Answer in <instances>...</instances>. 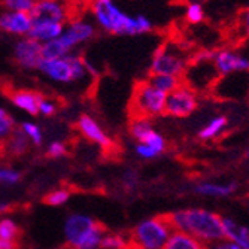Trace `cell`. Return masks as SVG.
<instances>
[{"label":"cell","mask_w":249,"mask_h":249,"mask_svg":"<svg viewBox=\"0 0 249 249\" xmlns=\"http://www.w3.org/2000/svg\"><path fill=\"white\" fill-rule=\"evenodd\" d=\"M58 109V105L55 103V100L50 99V97H40L39 100V107H37V115L42 117H53Z\"/></svg>","instance_id":"d6a6232c"},{"label":"cell","mask_w":249,"mask_h":249,"mask_svg":"<svg viewBox=\"0 0 249 249\" xmlns=\"http://www.w3.org/2000/svg\"><path fill=\"white\" fill-rule=\"evenodd\" d=\"M37 71L45 78L61 85L81 82L97 73L91 64L75 53H71L64 57L42 58L37 66Z\"/></svg>","instance_id":"3957f363"},{"label":"cell","mask_w":249,"mask_h":249,"mask_svg":"<svg viewBox=\"0 0 249 249\" xmlns=\"http://www.w3.org/2000/svg\"><path fill=\"white\" fill-rule=\"evenodd\" d=\"M212 64L219 76L249 72V57L234 50L225 48V50L215 51Z\"/></svg>","instance_id":"30bf717a"},{"label":"cell","mask_w":249,"mask_h":249,"mask_svg":"<svg viewBox=\"0 0 249 249\" xmlns=\"http://www.w3.org/2000/svg\"><path fill=\"white\" fill-rule=\"evenodd\" d=\"M15 130V121L9 115V112L0 106V141H6Z\"/></svg>","instance_id":"83f0119b"},{"label":"cell","mask_w":249,"mask_h":249,"mask_svg":"<svg viewBox=\"0 0 249 249\" xmlns=\"http://www.w3.org/2000/svg\"><path fill=\"white\" fill-rule=\"evenodd\" d=\"M128 130H130V136L138 143L143 142L145 139H148L149 136L155 131L151 120L145 118V117H133Z\"/></svg>","instance_id":"ffe728a7"},{"label":"cell","mask_w":249,"mask_h":249,"mask_svg":"<svg viewBox=\"0 0 249 249\" xmlns=\"http://www.w3.org/2000/svg\"><path fill=\"white\" fill-rule=\"evenodd\" d=\"M127 249H139V248H138V246H134V245H131V242H130V246H128Z\"/></svg>","instance_id":"ab89813d"},{"label":"cell","mask_w":249,"mask_h":249,"mask_svg":"<svg viewBox=\"0 0 249 249\" xmlns=\"http://www.w3.org/2000/svg\"><path fill=\"white\" fill-rule=\"evenodd\" d=\"M170 233L172 227L166 215L148 218L134 227L131 245L138 246L139 249H163Z\"/></svg>","instance_id":"52a82bcc"},{"label":"cell","mask_w":249,"mask_h":249,"mask_svg":"<svg viewBox=\"0 0 249 249\" xmlns=\"http://www.w3.org/2000/svg\"><path fill=\"white\" fill-rule=\"evenodd\" d=\"M212 249H243L242 246H239L237 243H221L213 246Z\"/></svg>","instance_id":"74e56055"},{"label":"cell","mask_w":249,"mask_h":249,"mask_svg":"<svg viewBox=\"0 0 249 249\" xmlns=\"http://www.w3.org/2000/svg\"><path fill=\"white\" fill-rule=\"evenodd\" d=\"M130 246V242L121 236V234H114L109 233L103 236L102 243H100V249H127Z\"/></svg>","instance_id":"484cf974"},{"label":"cell","mask_w":249,"mask_h":249,"mask_svg":"<svg viewBox=\"0 0 249 249\" xmlns=\"http://www.w3.org/2000/svg\"><path fill=\"white\" fill-rule=\"evenodd\" d=\"M35 2H40V0H35Z\"/></svg>","instance_id":"b9f144b4"},{"label":"cell","mask_w":249,"mask_h":249,"mask_svg":"<svg viewBox=\"0 0 249 249\" xmlns=\"http://www.w3.org/2000/svg\"><path fill=\"white\" fill-rule=\"evenodd\" d=\"M29 139L21 130H14V133L6 139V151L12 155H22L29 149Z\"/></svg>","instance_id":"603a6c76"},{"label":"cell","mask_w":249,"mask_h":249,"mask_svg":"<svg viewBox=\"0 0 249 249\" xmlns=\"http://www.w3.org/2000/svg\"><path fill=\"white\" fill-rule=\"evenodd\" d=\"M0 249H15V242L0 239Z\"/></svg>","instance_id":"f35d334b"},{"label":"cell","mask_w":249,"mask_h":249,"mask_svg":"<svg viewBox=\"0 0 249 249\" xmlns=\"http://www.w3.org/2000/svg\"><path fill=\"white\" fill-rule=\"evenodd\" d=\"M134 151L138 154V157L143 158V160H154V158L160 157V154H158L155 149H152L151 146H148L146 143H136Z\"/></svg>","instance_id":"e575fe53"},{"label":"cell","mask_w":249,"mask_h":249,"mask_svg":"<svg viewBox=\"0 0 249 249\" xmlns=\"http://www.w3.org/2000/svg\"><path fill=\"white\" fill-rule=\"evenodd\" d=\"M33 19L57 21L66 24L72 18V8L67 0H40L32 9Z\"/></svg>","instance_id":"7c38bea8"},{"label":"cell","mask_w":249,"mask_h":249,"mask_svg":"<svg viewBox=\"0 0 249 249\" xmlns=\"http://www.w3.org/2000/svg\"><path fill=\"white\" fill-rule=\"evenodd\" d=\"M172 230L185 231L201 242H215L224 239L222 218L205 209H182L166 215Z\"/></svg>","instance_id":"7a4b0ae2"},{"label":"cell","mask_w":249,"mask_h":249,"mask_svg":"<svg viewBox=\"0 0 249 249\" xmlns=\"http://www.w3.org/2000/svg\"><path fill=\"white\" fill-rule=\"evenodd\" d=\"M76 127L87 141L96 143L103 149H109L112 146V139L94 117L82 114L76 121Z\"/></svg>","instance_id":"5bb4252c"},{"label":"cell","mask_w":249,"mask_h":249,"mask_svg":"<svg viewBox=\"0 0 249 249\" xmlns=\"http://www.w3.org/2000/svg\"><path fill=\"white\" fill-rule=\"evenodd\" d=\"M167 94L157 89L149 79L141 81L134 87L131 96V112L133 117L155 118L164 114Z\"/></svg>","instance_id":"8992f818"},{"label":"cell","mask_w":249,"mask_h":249,"mask_svg":"<svg viewBox=\"0 0 249 249\" xmlns=\"http://www.w3.org/2000/svg\"><path fill=\"white\" fill-rule=\"evenodd\" d=\"M96 36V24L85 17H73L64 24L63 33L60 36L66 48L73 53L78 47L87 43Z\"/></svg>","instance_id":"9c48e42d"},{"label":"cell","mask_w":249,"mask_h":249,"mask_svg":"<svg viewBox=\"0 0 249 249\" xmlns=\"http://www.w3.org/2000/svg\"><path fill=\"white\" fill-rule=\"evenodd\" d=\"M21 180V173L14 167H0V185L12 187Z\"/></svg>","instance_id":"1f68e13d"},{"label":"cell","mask_w":249,"mask_h":249,"mask_svg":"<svg viewBox=\"0 0 249 249\" xmlns=\"http://www.w3.org/2000/svg\"><path fill=\"white\" fill-rule=\"evenodd\" d=\"M71 54V51L66 48V45L61 42L60 37L42 43V58H55V57H64Z\"/></svg>","instance_id":"cb8c5ba5"},{"label":"cell","mask_w":249,"mask_h":249,"mask_svg":"<svg viewBox=\"0 0 249 249\" xmlns=\"http://www.w3.org/2000/svg\"><path fill=\"white\" fill-rule=\"evenodd\" d=\"M64 239L73 249H100L105 230L91 216L84 213L69 215L63 225Z\"/></svg>","instance_id":"277c9868"},{"label":"cell","mask_w":249,"mask_h":249,"mask_svg":"<svg viewBox=\"0 0 249 249\" xmlns=\"http://www.w3.org/2000/svg\"><path fill=\"white\" fill-rule=\"evenodd\" d=\"M245 155H246V157L249 158V146H248V149H246V152H245Z\"/></svg>","instance_id":"60d3db41"},{"label":"cell","mask_w":249,"mask_h":249,"mask_svg":"<svg viewBox=\"0 0 249 249\" xmlns=\"http://www.w3.org/2000/svg\"><path fill=\"white\" fill-rule=\"evenodd\" d=\"M121 182H123V185H124L125 190L131 191V190H134L136 187H138V184H139V176H138V173H136L134 170H127L123 175V178H121Z\"/></svg>","instance_id":"d590c367"},{"label":"cell","mask_w":249,"mask_h":249,"mask_svg":"<svg viewBox=\"0 0 249 249\" xmlns=\"http://www.w3.org/2000/svg\"><path fill=\"white\" fill-rule=\"evenodd\" d=\"M222 230H224V237H227L229 240L237 243L243 249H249V229L237 225L230 218H224Z\"/></svg>","instance_id":"ac0fdd59"},{"label":"cell","mask_w":249,"mask_h":249,"mask_svg":"<svg viewBox=\"0 0 249 249\" xmlns=\"http://www.w3.org/2000/svg\"><path fill=\"white\" fill-rule=\"evenodd\" d=\"M40 94L36 91H30V89H18L11 94V102L12 105L19 109L21 112L29 115H37V107H39V100Z\"/></svg>","instance_id":"2e32d148"},{"label":"cell","mask_w":249,"mask_h":249,"mask_svg":"<svg viewBox=\"0 0 249 249\" xmlns=\"http://www.w3.org/2000/svg\"><path fill=\"white\" fill-rule=\"evenodd\" d=\"M163 249H208V246L190 233L173 231L170 233Z\"/></svg>","instance_id":"e0dca14e"},{"label":"cell","mask_w":249,"mask_h":249,"mask_svg":"<svg viewBox=\"0 0 249 249\" xmlns=\"http://www.w3.org/2000/svg\"><path fill=\"white\" fill-rule=\"evenodd\" d=\"M227 125H229V118L227 117H225V115H216L205 127L200 128L198 139L205 141V142L213 141L225 130V127H227Z\"/></svg>","instance_id":"d6986e66"},{"label":"cell","mask_w":249,"mask_h":249,"mask_svg":"<svg viewBox=\"0 0 249 249\" xmlns=\"http://www.w3.org/2000/svg\"><path fill=\"white\" fill-rule=\"evenodd\" d=\"M239 30L246 39H249V8L239 14Z\"/></svg>","instance_id":"8d00e7d4"},{"label":"cell","mask_w":249,"mask_h":249,"mask_svg":"<svg viewBox=\"0 0 249 249\" xmlns=\"http://www.w3.org/2000/svg\"><path fill=\"white\" fill-rule=\"evenodd\" d=\"M35 3V0H0V6L3 8V11L15 12H32Z\"/></svg>","instance_id":"f546056e"},{"label":"cell","mask_w":249,"mask_h":249,"mask_svg":"<svg viewBox=\"0 0 249 249\" xmlns=\"http://www.w3.org/2000/svg\"><path fill=\"white\" fill-rule=\"evenodd\" d=\"M71 198V193L67 190H54L51 191L47 197H45V203H47L48 206H53V208H58V206H63L66 205L67 201Z\"/></svg>","instance_id":"4dcf8cb0"},{"label":"cell","mask_w":249,"mask_h":249,"mask_svg":"<svg viewBox=\"0 0 249 249\" xmlns=\"http://www.w3.org/2000/svg\"><path fill=\"white\" fill-rule=\"evenodd\" d=\"M12 55L15 63L19 64L22 69H37L42 60V43H39L30 36L18 37V40L14 45Z\"/></svg>","instance_id":"8fae6325"},{"label":"cell","mask_w":249,"mask_h":249,"mask_svg":"<svg viewBox=\"0 0 249 249\" xmlns=\"http://www.w3.org/2000/svg\"><path fill=\"white\" fill-rule=\"evenodd\" d=\"M64 29L63 22L57 21H47V19H33V26L30 30V37L37 40L39 43H45L54 40L61 36Z\"/></svg>","instance_id":"9a60e30c"},{"label":"cell","mask_w":249,"mask_h":249,"mask_svg":"<svg viewBox=\"0 0 249 249\" xmlns=\"http://www.w3.org/2000/svg\"><path fill=\"white\" fill-rule=\"evenodd\" d=\"M149 82L157 88L163 91L164 94L172 93L173 89H176L180 84L184 82L182 78L178 76H172V75H164V73H157V75H151L149 76Z\"/></svg>","instance_id":"44dd1931"},{"label":"cell","mask_w":249,"mask_h":249,"mask_svg":"<svg viewBox=\"0 0 249 249\" xmlns=\"http://www.w3.org/2000/svg\"><path fill=\"white\" fill-rule=\"evenodd\" d=\"M93 22L100 30L117 36H141L154 29V22L142 14L130 15L118 0H89Z\"/></svg>","instance_id":"6da1fadb"},{"label":"cell","mask_w":249,"mask_h":249,"mask_svg":"<svg viewBox=\"0 0 249 249\" xmlns=\"http://www.w3.org/2000/svg\"><path fill=\"white\" fill-rule=\"evenodd\" d=\"M18 234H19V227L14 219L11 218L0 219V239L15 242Z\"/></svg>","instance_id":"4316f807"},{"label":"cell","mask_w":249,"mask_h":249,"mask_svg":"<svg viewBox=\"0 0 249 249\" xmlns=\"http://www.w3.org/2000/svg\"><path fill=\"white\" fill-rule=\"evenodd\" d=\"M66 152H67L66 143L61 142V141H53L47 148V154L51 158H61V157L66 155Z\"/></svg>","instance_id":"836d02e7"},{"label":"cell","mask_w":249,"mask_h":249,"mask_svg":"<svg viewBox=\"0 0 249 249\" xmlns=\"http://www.w3.org/2000/svg\"><path fill=\"white\" fill-rule=\"evenodd\" d=\"M205 9L198 2H190L185 8V19L188 24H200L205 21Z\"/></svg>","instance_id":"f1b7e54d"},{"label":"cell","mask_w":249,"mask_h":249,"mask_svg":"<svg viewBox=\"0 0 249 249\" xmlns=\"http://www.w3.org/2000/svg\"><path fill=\"white\" fill-rule=\"evenodd\" d=\"M198 107V96L194 88L182 82L167 94L164 114L173 118H187Z\"/></svg>","instance_id":"ba28073f"},{"label":"cell","mask_w":249,"mask_h":249,"mask_svg":"<svg viewBox=\"0 0 249 249\" xmlns=\"http://www.w3.org/2000/svg\"><path fill=\"white\" fill-rule=\"evenodd\" d=\"M33 17L30 12L2 11L0 12V30L9 36L24 37L30 35Z\"/></svg>","instance_id":"4fadbf2b"},{"label":"cell","mask_w":249,"mask_h":249,"mask_svg":"<svg viewBox=\"0 0 249 249\" xmlns=\"http://www.w3.org/2000/svg\"><path fill=\"white\" fill-rule=\"evenodd\" d=\"M190 63H191V55H188L178 45L167 42L155 50L149 63V72L151 75L164 73L184 79L190 67Z\"/></svg>","instance_id":"5b68a950"},{"label":"cell","mask_w":249,"mask_h":249,"mask_svg":"<svg viewBox=\"0 0 249 249\" xmlns=\"http://www.w3.org/2000/svg\"><path fill=\"white\" fill-rule=\"evenodd\" d=\"M237 184L231 182L227 185H218V184H198L196 187V193L203 194V196H212V197H225L230 196L236 191Z\"/></svg>","instance_id":"7402d4cb"},{"label":"cell","mask_w":249,"mask_h":249,"mask_svg":"<svg viewBox=\"0 0 249 249\" xmlns=\"http://www.w3.org/2000/svg\"><path fill=\"white\" fill-rule=\"evenodd\" d=\"M19 130L26 134V138L29 139L30 143L37 145V146L43 143V131L39 124H36L33 121H24L21 124Z\"/></svg>","instance_id":"d4e9b609"}]
</instances>
